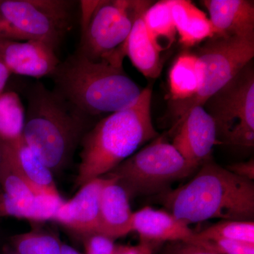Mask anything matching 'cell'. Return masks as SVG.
<instances>
[{
  "instance_id": "7a4b0ae2",
  "label": "cell",
  "mask_w": 254,
  "mask_h": 254,
  "mask_svg": "<svg viewBox=\"0 0 254 254\" xmlns=\"http://www.w3.org/2000/svg\"><path fill=\"white\" fill-rule=\"evenodd\" d=\"M152 88L141 92L136 103L110 114L86 132L75 187L104 177L142 145L158 136L151 116Z\"/></svg>"
},
{
  "instance_id": "5bb4252c",
  "label": "cell",
  "mask_w": 254,
  "mask_h": 254,
  "mask_svg": "<svg viewBox=\"0 0 254 254\" xmlns=\"http://www.w3.org/2000/svg\"><path fill=\"white\" fill-rule=\"evenodd\" d=\"M214 36L254 39V1L203 0Z\"/></svg>"
},
{
  "instance_id": "cb8c5ba5",
  "label": "cell",
  "mask_w": 254,
  "mask_h": 254,
  "mask_svg": "<svg viewBox=\"0 0 254 254\" xmlns=\"http://www.w3.org/2000/svg\"><path fill=\"white\" fill-rule=\"evenodd\" d=\"M13 250L18 254H62L63 244L56 235L44 231L19 234L11 237Z\"/></svg>"
},
{
  "instance_id": "f546056e",
  "label": "cell",
  "mask_w": 254,
  "mask_h": 254,
  "mask_svg": "<svg viewBox=\"0 0 254 254\" xmlns=\"http://www.w3.org/2000/svg\"><path fill=\"white\" fill-rule=\"evenodd\" d=\"M227 170L237 176L242 177L246 180L254 181V158L249 161L240 162L229 165Z\"/></svg>"
},
{
  "instance_id": "83f0119b",
  "label": "cell",
  "mask_w": 254,
  "mask_h": 254,
  "mask_svg": "<svg viewBox=\"0 0 254 254\" xmlns=\"http://www.w3.org/2000/svg\"><path fill=\"white\" fill-rule=\"evenodd\" d=\"M160 254H219L213 251L207 250L190 242H167L164 246Z\"/></svg>"
},
{
  "instance_id": "6da1fadb",
  "label": "cell",
  "mask_w": 254,
  "mask_h": 254,
  "mask_svg": "<svg viewBox=\"0 0 254 254\" xmlns=\"http://www.w3.org/2000/svg\"><path fill=\"white\" fill-rule=\"evenodd\" d=\"M175 190L162 193V204L187 225L213 219L253 220L254 185L215 163L212 158Z\"/></svg>"
},
{
  "instance_id": "603a6c76",
  "label": "cell",
  "mask_w": 254,
  "mask_h": 254,
  "mask_svg": "<svg viewBox=\"0 0 254 254\" xmlns=\"http://www.w3.org/2000/svg\"><path fill=\"white\" fill-rule=\"evenodd\" d=\"M0 153V189L3 193L17 199L28 200L43 192L32 186L22 174L18 171L6 153L1 141Z\"/></svg>"
},
{
  "instance_id": "e575fe53",
  "label": "cell",
  "mask_w": 254,
  "mask_h": 254,
  "mask_svg": "<svg viewBox=\"0 0 254 254\" xmlns=\"http://www.w3.org/2000/svg\"><path fill=\"white\" fill-rule=\"evenodd\" d=\"M0 164H1V153H0ZM0 190H1V189H0Z\"/></svg>"
},
{
  "instance_id": "f1b7e54d",
  "label": "cell",
  "mask_w": 254,
  "mask_h": 254,
  "mask_svg": "<svg viewBox=\"0 0 254 254\" xmlns=\"http://www.w3.org/2000/svg\"><path fill=\"white\" fill-rule=\"evenodd\" d=\"M153 249L154 242L141 240L136 245H118L116 254H153Z\"/></svg>"
},
{
  "instance_id": "52a82bcc",
  "label": "cell",
  "mask_w": 254,
  "mask_h": 254,
  "mask_svg": "<svg viewBox=\"0 0 254 254\" xmlns=\"http://www.w3.org/2000/svg\"><path fill=\"white\" fill-rule=\"evenodd\" d=\"M195 170L172 143L158 136L105 177L115 179L131 198L165 192L169 185Z\"/></svg>"
},
{
  "instance_id": "ffe728a7",
  "label": "cell",
  "mask_w": 254,
  "mask_h": 254,
  "mask_svg": "<svg viewBox=\"0 0 254 254\" xmlns=\"http://www.w3.org/2000/svg\"><path fill=\"white\" fill-rule=\"evenodd\" d=\"M141 11L137 16L126 43V55L131 63L148 78H158L163 68L160 53L155 48L145 28Z\"/></svg>"
},
{
  "instance_id": "484cf974",
  "label": "cell",
  "mask_w": 254,
  "mask_h": 254,
  "mask_svg": "<svg viewBox=\"0 0 254 254\" xmlns=\"http://www.w3.org/2000/svg\"><path fill=\"white\" fill-rule=\"evenodd\" d=\"M199 240L200 244L198 246L219 254H254V245L221 238Z\"/></svg>"
},
{
  "instance_id": "e0dca14e",
  "label": "cell",
  "mask_w": 254,
  "mask_h": 254,
  "mask_svg": "<svg viewBox=\"0 0 254 254\" xmlns=\"http://www.w3.org/2000/svg\"><path fill=\"white\" fill-rule=\"evenodd\" d=\"M18 171L40 191L59 193L53 173L28 147L22 137L12 141L0 139Z\"/></svg>"
},
{
  "instance_id": "9a60e30c",
  "label": "cell",
  "mask_w": 254,
  "mask_h": 254,
  "mask_svg": "<svg viewBox=\"0 0 254 254\" xmlns=\"http://www.w3.org/2000/svg\"><path fill=\"white\" fill-rule=\"evenodd\" d=\"M105 177L107 182L100 196L99 225L97 234L115 240L132 232L133 212L126 190L115 179Z\"/></svg>"
},
{
  "instance_id": "3957f363",
  "label": "cell",
  "mask_w": 254,
  "mask_h": 254,
  "mask_svg": "<svg viewBox=\"0 0 254 254\" xmlns=\"http://www.w3.org/2000/svg\"><path fill=\"white\" fill-rule=\"evenodd\" d=\"M26 98L23 139L52 173H58L71 161L93 120L41 82L30 86Z\"/></svg>"
},
{
  "instance_id": "30bf717a",
  "label": "cell",
  "mask_w": 254,
  "mask_h": 254,
  "mask_svg": "<svg viewBox=\"0 0 254 254\" xmlns=\"http://www.w3.org/2000/svg\"><path fill=\"white\" fill-rule=\"evenodd\" d=\"M172 144L185 160L197 170L211 158L218 144L213 119L204 107L195 105L177 119Z\"/></svg>"
},
{
  "instance_id": "1f68e13d",
  "label": "cell",
  "mask_w": 254,
  "mask_h": 254,
  "mask_svg": "<svg viewBox=\"0 0 254 254\" xmlns=\"http://www.w3.org/2000/svg\"><path fill=\"white\" fill-rule=\"evenodd\" d=\"M81 254L77 250H74L73 247L67 245L63 246V254Z\"/></svg>"
},
{
  "instance_id": "836d02e7",
  "label": "cell",
  "mask_w": 254,
  "mask_h": 254,
  "mask_svg": "<svg viewBox=\"0 0 254 254\" xmlns=\"http://www.w3.org/2000/svg\"><path fill=\"white\" fill-rule=\"evenodd\" d=\"M6 41H3V40H0V47L2 46L4 44V42Z\"/></svg>"
},
{
  "instance_id": "7c38bea8",
  "label": "cell",
  "mask_w": 254,
  "mask_h": 254,
  "mask_svg": "<svg viewBox=\"0 0 254 254\" xmlns=\"http://www.w3.org/2000/svg\"><path fill=\"white\" fill-rule=\"evenodd\" d=\"M0 57L11 73L36 78L51 77L61 63L53 48L38 41H6Z\"/></svg>"
},
{
  "instance_id": "d4e9b609",
  "label": "cell",
  "mask_w": 254,
  "mask_h": 254,
  "mask_svg": "<svg viewBox=\"0 0 254 254\" xmlns=\"http://www.w3.org/2000/svg\"><path fill=\"white\" fill-rule=\"evenodd\" d=\"M199 239L221 238L254 245V220H220L196 232Z\"/></svg>"
},
{
  "instance_id": "4316f807",
  "label": "cell",
  "mask_w": 254,
  "mask_h": 254,
  "mask_svg": "<svg viewBox=\"0 0 254 254\" xmlns=\"http://www.w3.org/2000/svg\"><path fill=\"white\" fill-rule=\"evenodd\" d=\"M86 254H116L118 245L109 237L93 234L83 237Z\"/></svg>"
},
{
  "instance_id": "d6986e66",
  "label": "cell",
  "mask_w": 254,
  "mask_h": 254,
  "mask_svg": "<svg viewBox=\"0 0 254 254\" xmlns=\"http://www.w3.org/2000/svg\"><path fill=\"white\" fill-rule=\"evenodd\" d=\"M64 200L60 193L42 192L31 199L13 198L0 192V218L26 219L33 221L53 220Z\"/></svg>"
},
{
  "instance_id": "44dd1931",
  "label": "cell",
  "mask_w": 254,
  "mask_h": 254,
  "mask_svg": "<svg viewBox=\"0 0 254 254\" xmlns=\"http://www.w3.org/2000/svg\"><path fill=\"white\" fill-rule=\"evenodd\" d=\"M150 40L160 53L170 49L177 38L169 0L153 3L143 15Z\"/></svg>"
},
{
  "instance_id": "4dcf8cb0",
  "label": "cell",
  "mask_w": 254,
  "mask_h": 254,
  "mask_svg": "<svg viewBox=\"0 0 254 254\" xmlns=\"http://www.w3.org/2000/svg\"><path fill=\"white\" fill-rule=\"evenodd\" d=\"M11 73L6 67L1 57H0V94L4 93V88L7 84L8 80Z\"/></svg>"
},
{
  "instance_id": "2e32d148",
  "label": "cell",
  "mask_w": 254,
  "mask_h": 254,
  "mask_svg": "<svg viewBox=\"0 0 254 254\" xmlns=\"http://www.w3.org/2000/svg\"><path fill=\"white\" fill-rule=\"evenodd\" d=\"M172 16L184 48L198 46L214 36L213 26L205 13L188 0H169Z\"/></svg>"
},
{
  "instance_id": "8fae6325",
  "label": "cell",
  "mask_w": 254,
  "mask_h": 254,
  "mask_svg": "<svg viewBox=\"0 0 254 254\" xmlns=\"http://www.w3.org/2000/svg\"><path fill=\"white\" fill-rule=\"evenodd\" d=\"M106 182V177H99L80 187L73 198L64 200L53 220L83 237L97 234L99 225L100 196Z\"/></svg>"
},
{
  "instance_id": "4fadbf2b",
  "label": "cell",
  "mask_w": 254,
  "mask_h": 254,
  "mask_svg": "<svg viewBox=\"0 0 254 254\" xmlns=\"http://www.w3.org/2000/svg\"><path fill=\"white\" fill-rule=\"evenodd\" d=\"M131 231L138 233L141 240L154 243L181 241L200 245L196 232L190 225L167 210L149 206L133 212Z\"/></svg>"
},
{
  "instance_id": "d6a6232c",
  "label": "cell",
  "mask_w": 254,
  "mask_h": 254,
  "mask_svg": "<svg viewBox=\"0 0 254 254\" xmlns=\"http://www.w3.org/2000/svg\"><path fill=\"white\" fill-rule=\"evenodd\" d=\"M4 254H18L16 252H15L14 250L12 251H6L4 252Z\"/></svg>"
},
{
  "instance_id": "7402d4cb",
  "label": "cell",
  "mask_w": 254,
  "mask_h": 254,
  "mask_svg": "<svg viewBox=\"0 0 254 254\" xmlns=\"http://www.w3.org/2000/svg\"><path fill=\"white\" fill-rule=\"evenodd\" d=\"M25 119L26 110L16 92L0 94V139L12 141L21 138Z\"/></svg>"
},
{
  "instance_id": "ac0fdd59",
  "label": "cell",
  "mask_w": 254,
  "mask_h": 254,
  "mask_svg": "<svg viewBox=\"0 0 254 254\" xmlns=\"http://www.w3.org/2000/svg\"><path fill=\"white\" fill-rule=\"evenodd\" d=\"M201 81L199 60L193 51L184 50L169 71V91L174 105L193 99L199 91Z\"/></svg>"
},
{
  "instance_id": "5b68a950",
  "label": "cell",
  "mask_w": 254,
  "mask_h": 254,
  "mask_svg": "<svg viewBox=\"0 0 254 254\" xmlns=\"http://www.w3.org/2000/svg\"><path fill=\"white\" fill-rule=\"evenodd\" d=\"M73 0H0V40L43 42L58 51L74 20Z\"/></svg>"
},
{
  "instance_id": "8992f818",
  "label": "cell",
  "mask_w": 254,
  "mask_h": 254,
  "mask_svg": "<svg viewBox=\"0 0 254 254\" xmlns=\"http://www.w3.org/2000/svg\"><path fill=\"white\" fill-rule=\"evenodd\" d=\"M152 4L143 0H101L82 26L75 53L93 63L123 66L127 39L135 19Z\"/></svg>"
},
{
  "instance_id": "277c9868",
  "label": "cell",
  "mask_w": 254,
  "mask_h": 254,
  "mask_svg": "<svg viewBox=\"0 0 254 254\" xmlns=\"http://www.w3.org/2000/svg\"><path fill=\"white\" fill-rule=\"evenodd\" d=\"M51 78L53 91L91 120L131 106L143 91L123 66L93 63L76 53L60 63Z\"/></svg>"
},
{
  "instance_id": "9c48e42d",
  "label": "cell",
  "mask_w": 254,
  "mask_h": 254,
  "mask_svg": "<svg viewBox=\"0 0 254 254\" xmlns=\"http://www.w3.org/2000/svg\"><path fill=\"white\" fill-rule=\"evenodd\" d=\"M199 60L202 81L193 99L174 105L177 119L195 105L205 102L252 61L254 39L214 36L197 46L193 51Z\"/></svg>"
},
{
  "instance_id": "ba28073f",
  "label": "cell",
  "mask_w": 254,
  "mask_h": 254,
  "mask_svg": "<svg viewBox=\"0 0 254 254\" xmlns=\"http://www.w3.org/2000/svg\"><path fill=\"white\" fill-rule=\"evenodd\" d=\"M213 119L218 144L254 145V69L252 62L204 105Z\"/></svg>"
}]
</instances>
